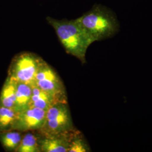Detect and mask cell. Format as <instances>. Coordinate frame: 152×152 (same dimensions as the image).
Masks as SVG:
<instances>
[{
	"label": "cell",
	"mask_w": 152,
	"mask_h": 152,
	"mask_svg": "<svg viewBox=\"0 0 152 152\" xmlns=\"http://www.w3.org/2000/svg\"><path fill=\"white\" fill-rule=\"evenodd\" d=\"M46 19L54 28L65 51L85 64L87 49L94 42L76 19H57L49 16Z\"/></svg>",
	"instance_id": "obj_1"
},
{
	"label": "cell",
	"mask_w": 152,
	"mask_h": 152,
	"mask_svg": "<svg viewBox=\"0 0 152 152\" xmlns=\"http://www.w3.org/2000/svg\"><path fill=\"white\" fill-rule=\"evenodd\" d=\"M75 19L94 42L112 38L120 31L115 14L101 4L94 5L89 11Z\"/></svg>",
	"instance_id": "obj_2"
},
{
	"label": "cell",
	"mask_w": 152,
	"mask_h": 152,
	"mask_svg": "<svg viewBox=\"0 0 152 152\" xmlns=\"http://www.w3.org/2000/svg\"><path fill=\"white\" fill-rule=\"evenodd\" d=\"M76 130L68 103L56 102L47 110L44 126L36 132L55 135L67 134Z\"/></svg>",
	"instance_id": "obj_3"
},
{
	"label": "cell",
	"mask_w": 152,
	"mask_h": 152,
	"mask_svg": "<svg viewBox=\"0 0 152 152\" xmlns=\"http://www.w3.org/2000/svg\"><path fill=\"white\" fill-rule=\"evenodd\" d=\"M43 59L31 52H22L14 58L8 77L16 82L31 84Z\"/></svg>",
	"instance_id": "obj_4"
},
{
	"label": "cell",
	"mask_w": 152,
	"mask_h": 152,
	"mask_svg": "<svg viewBox=\"0 0 152 152\" xmlns=\"http://www.w3.org/2000/svg\"><path fill=\"white\" fill-rule=\"evenodd\" d=\"M34 83L52 96L57 102L67 103L65 86L60 77L44 60L38 68Z\"/></svg>",
	"instance_id": "obj_5"
},
{
	"label": "cell",
	"mask_w": 152,
	"mask_h": 152,
	"mask_svg": "<svg viewBox=\"0 0 152 152\" xmlns=\"http://www.w3.org/2000/svg\"><path fill=\"white\" fill-rule=\"evenodd\" d=\"M46 110L37 108H28L18 113L12 130L20 132L37 131L44 126Z\"/></svg>",
	"instance_id": "obj_6"
},
{
	"label": "cell",
	"mask_w": 152,
	"mask_h": 152,
	"mask_svg": "<svg viewBox=\"0 0 152 152\" xmlns=\"http://www.w3.org/2000/svg\"><path fill=\"white\" fill-rule=\"evenodd\" d=\"M77 130L67 134L46 135L39 134L38 142L40 152H68L71 137Z\"/></svg>",
	"instance_id": "obj_7"
},
{
	"label": "cell",
	"mask_w": 152,
	"mask_h": 152,
	"mask_svg": "<svg viewBox=\"0 0 152 152\" xmlns=\"http://www.w3.org/2000/svg\"><path fill=\"white\" fill-rule=\"evenodd\" d=\"M30 85L32 87V96L29 108H37L47 111L57 102L52 96L37 86L34 82Z\"/></svg>",
	"instance_id": "obj_8"
},
{
	"label": "cell",
	"mask_w": 152,
	"mask_h": 152,
	"mask_svg": "<svg viewBox=\"0 0 152 152\" xmlns=\"http://www.w3.org/2000/svg\"><path fill=\"white\" fill-rule=\"evenodd\" d=\"M15 82L16 100L14 110L18 113L29 108L32 96V87L28 83L20 82Z\"/></svg>",
	"instance_id": "obj_9"
},
{
	"label": "cell",
	"mask_w": 152,
	"mask_h": 152,
	"mask_svg": "<svg viewBox=\"0 0 152 152\" xmlns=\"http://www.w3.org/2000/svg\"><path fill=\"white\" fill-rule=\"evenodd\" d=\"M15 100V82L7 77L1 93L0 106L14 109Z\"/></svg>",
	"instance_id": "obj_10"
},
{
	"label": "cell",
	"mask_w": 152,
	"mask_h": 152,
	"mask_svg": "<svg viewBox=\"0 0 152 152\" xmlns=\"http://www.w3.org/2000/svg\"><path fill=\"white\" fill-rule=\"evenodd\" d=\"M22 137L21 132L19 131L10 130L0 132V141L3 147L7 151L15 152Z\"/></svg>",
	"instance_id": "obj_11"
},
{
	"label": "cell",
	"mask_w": 152,
	"mask_h": 152,
	"mask_svg": "<svg viewBox=\"0 0 152 152\" xmlns=\"http://www.w3.org/2000/svg\"><path fill=\"white\" fill-rule=\"evenodd\" d=\"M28 131L23 136L16 152H40L38 145V135L36 132Z\"/></svg>",
	"instance_id": "obj_12"
},
{
	"label": "cell",
	"mask_w": 152,
	"mask_h": 152,
	"mask_svg": "<svg viewBox=\"0 0 152 152\" xmlns=\"http://www.w3.org/2000/svg\"><path fill=\"white\" fill-rule=\"evenodd\" d=\"M16 114L13 109L0 106V132L12 130Z\"/></svg>",
	"instance_id": "obj_13"
},
{
	"label": "cell",
	"mask_w": 152,
	"mask_h": 152,
	"mask_svg": "<svg viewBox=\"0 0 152 152\" xmlns=\"http://www.w3.org/2000/svg\"><path fill=\"white\" fill-rule=\"evenodd\" d=\"M91 149L83 135L80 131L77 130L71 137L68 152H88Z\"/></svg>",
	"instance_id": "obj_14"
}]
</instances>
